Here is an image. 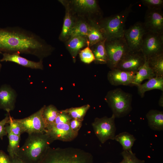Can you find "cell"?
Listing matches in <instances>:
<instances>
[{
  "label": "cell",
  "instance_id": "obj_24",
  "mask_svg": "<svg viewBox=\"0 0 163 163\" xmlns=\"http://www.w3.org/2000/svg\"><path fill=\"white\" fill-rule=\"evenodd\" d=\"M106 40L92 46L91 50L95 58L94 62L96 64H107V62L108 58L105 45Z\"/></svg>",
  "mask_w": 163,
  "mask_h": 163
},
{
  "label": "cell",
  "instance_id": "obj_20",
  "mask_svg": "<svg viewBox=\"0 0 163 163\" xmlns=\"http://www.w3.org/2000/svg\"><path fill=\"white\" fill-rule=\"evenodd\" d=\"M138 93L139 96L143 98L145 93L154 89H158L163 91V77H155L150 79L143 84L136 86Z\"/></svg>",
  "mask_w": 163,
  "mask_h": 163
},
{
  "label": "cell",
  "instance_id": "obj_3",
  "mask_svg": "<svg viewBox=\"0 0 163 163\" xmlns=\"http://www.w3.org/2000/svg\"><path fill=\"white\" fill-rule=\"evenodd\" d=\"M40 163H94L93 157L84 150L72 147L49 148Z\"/></svg>",
  "mask_w": 163,
  "mask_h": 163
},
{
  "label": "cell",
  "instance_id": "obj_39",
  "mask_svg": "<svg viewBox=\"0 0 163 163\" xmlns=\"http://www.w3.org/2000/svg\"><path fill=\"white\" fill-rule=\"evenodd\" d=\"M10 158V163H25L21 160L17 155L12 158Z\"/></svg>",
  "mask_w": 163,
  "mask_h": 163
},
{
  "label": "cell",
  "instance_id": "obj_28",
  "mask_svg": "<svg viewBox=\"0 0 163 163\" xmlns=\"http://www.w3.org/2000/svg\"><path fill=\"white\" fill-rule=\"evenodd\" d=\"M43 107L42 116L46 128L48 125L54 122L59 110L55 106L52 104L47 106L44 105Z\"/></svg>",
  "mask_w": 163,
  "mask_h": 163
},
{
  "label": "cell",
  "instance_id": "obj_36",
  "mask_svg": "<svg viewBox=\"0 0 163 163\" xmlns=\"http://www.w3.org/2000/svg\"><path fill=\"white\" fill-rule=\"evenodd\" d=\"M10 114L8 113L5 118L0 121V138L2 139L4 136L7 135L5 125L8 123Z\"/></svg>",
  "mask_w": 163,
  "mask_h": 163
},
{
  "label": "cell",
  "instance_id": "obj_32",
  "mask_svg": "<svg viewBox=\"0 0 163 163\" xmlns=\"http://www.w3.org/2000/svg\"><path fill=\"white\" fill-rule=\"evenodd\" d=\"M79 53L80 60L85 63L89 64L95 60L94 56L90 48L89 43L85 48L79 51Z\"/></svg>",
  "mask_w": 163,
  "mask_h": 163
},
{
  "label": "cell",
  "instance_id": "obj_42",
  "mask_svg": "<svg viewBox=\"0 0 163 163\" xmlns=\"http://www.w3.org/2000/svg\"><path fill=\"white\" fill-rule=\"evenodd\" d=\"M2 68V65L1 63H0V71L1 70V69Z\"/></svg>",
  "mask_w": 163,
  "mask_h": 163
},
{
  "label": "cell",
  "instance_id": "obj_16",
  "mask_svg": "<svg viewBox=\"0 0 163 163\" xmlns=\"http://www.w3.org/2000/svg\"><path fill=\"white\" fill-rule=\"evenodd\" d=\"M0 62H10L15 63L24 67L34 69L42 70L43 68V60L36 62L28 60L20 56L18 53H3Z\"/></svg>",
  "mask_w": 163,
  "mask_h": 163
},
{
  "label": "cell",
  "instance_id": "obj_43",
  "mask_svg": "<svg viewBox=\"0 0 163 163\" xmlns=\"http://www.w3.org/2000/svg\"><path fill=\"white\" fill-rule=\"evenodd\" d=\"M105 163H112L110 162H107Z\"/></svg>",
  "mask_w": 163,
  "mask_h": 163
},
{
  "label": "cell",
  "instance_id": "obj_29",
  "mask_svg": "<svg viewBox=\"0 0 163 163\" xmlns=\"http://www.w3.org/2000/svg\"><path fill=\"white\" fill-rule=\"evenodd\" d=\"M91 26V25L83 21L76 22L75 23L71 31L69 37L78 36L86 37Z\"/></svg>",
  "mask_w": 163,
  "mask_h": 163
},
{
  "label": "cell",
  "instance_id": "obj_41",
  "mask_svg": "<svg viewBox=\"0 0 163 163\" xmlns=\"http://www.w3.org/2000/svg\"><path fill=\"white\" fill-rule=\"evenodd\" d=\"M119 163H126V162L125 160L124 159H123L122 161Z\"/></svg>",
  "mask_w": 163,
  "mask_h": 163
},
{
  "label": "cell",
  "instance_id": "obj_35",
  "mask_svg": "<svg viewBox=\"0 0 163 163\" xmlns=\"http://www.w3.org/2000/svg\"><path fill=\"white\" fill-rule=\"evenodd\" d=\"M72 119V117L68 113L63 112L62 110H59L58 114L53 123H69Z\"/></svg>",
  "mask_w": 163,
  "mask_h": 163
},
{
  "label": "cell",
  "instance_id": "obj_1",
  "mask_svg": "<svg viewBox=\"0 0 163 163\" xmlns=\"http://www.w3.org/2000/svg\"><path fill=\"white\" fill-rule=\"evenodd\" d=\"M53 50L51 45L30 30L18 27L0 28V53L30 54L43 60Z\"/></svg>",
  "mask_w": 163,
  "mask_h": 163
},
{
  "label": "cell",
  "instance_id": "obj_14",
  "mask_svg": "<svg viewBox=\"0 0 163 163\" xmlns=\"http://www.w3.org/2000/svg\"><path fill=\"white\" fill-rule=\"evenodd\" d=\"M136 73L116 68L108 72L107 78L109 82L113 85H130L133 81Z\"/></svg>",
  "mask_w": 163,
  "mask_h": 163
},
{
  "label": "cell",
  "instance_id": "obj_27",
  "mask_svg": "<svg viewBox=\"0 0 163 163\" xmlns=\"http://www.w3.org/2000/svg\"><path fill=\"white\" fill-rule=\"evenodd\" d=\"M8 139L7 151L10 158L17 155L19 150L21 136L14 135L6 129Z\"/></svg>",
  "mask_w": 163,
  "mask_h": 163
},
{
  "label": "cell",
  "instance_id": "obj_31",
  "mask_svg": "<svg viewBox=\"0 0 163 163\" xmlns=\"http://www.w3.org/2000/svg\"><path fill=\"white\" fill-rule=\"evenodd\" d=\"M8 123L9 125L6 126V129L13 134L21 136L23 133L21 125L18 119H15L10 115Z\"/></svg>",
  "mask_w": 163,
  "mask_h": 163
},
{
  "label": "cell",
  "instance_id": "obj_11",
  "mask_svg": "<svg viewBox=\"0 0 163 163\" xmlns=\"http://www.w3.org/2000/svg\"><path fill=\"white\" fill-rule=\"evenodd\" d=\"M46 130V133L53 141L56 140L71 141L75 139L78 134L71 129L69 123H53L48 125Z\"/></svg>",
  "mask_w": 163,
  "mask_h": 163
},
{
  "label": "cell",
  "instance_id": "obj_40",
  "mask_svg": "<svg viewBox=\"0 0 163 163\" xmlns=\"http://www.w3.org/2000/svg\"><path fill=\"white\" fill-rule=\"evenodd\" d=\"M159 105L161 107H163V93H162L158 101Z\"/></svg>",
  "mask_w": 163,
  "mask_h": 163
},
{
  "label": "cell",
  "instance_id": "obj_26",
  "mask_svg": "<svg viewBox=\"0 0 163 163\" xmlns=\"http://www.w3.org/2000/svg\"><path fill=\"white\" fill-rule=\"evenodd\" d=\"M147 61L156 77H163V53L153 56Z\"/></svg>",
  "mask_w": 163,
  "mask_h": 163
},
{
  "label": "cell",
  "instance_id": "obj_4",
  "mask_svg": "<svg viewBox=\"0 0 163 163\" xmlns=\"http://www.w3.org/2000/svg\"><path fill=\"white\" fill-rule=\"evenodd\" d=\"M132 95L120 88L109 91L104 100L111 109L115 118L126 116L132 110Z\"/></svg>",
  "mask_w": 163,
  "mask_h": 163
},
{
  "label": "cell",
  "instance_id": "obj_9",
  "mask_svg": "<svg viewBox=\"0 0 163 163\" xmlns=\"http://www.w3.org/2000/svg\"><path fill=\"white\" fill-rule=\"evenodd\" d=\"M143 22H137L126 30L123 37L130 51L141 50L144 34L147 32Z\"/></svg>",
  "mask_w": 163,
  "mask_h": 163
},
{
  "label": "cell",
  "instance_id": "obj_10",
  "mask_svg": "<svg viewBox=\"0 0 163 163\" xmlns=\"http://www.w3.org/2000/svg\"><path fill=\"white\" fill-rule=\"evenodd\" d=\"M43 109V107L29 116L22 119H18L21 125L23 133H26L29 135L46 133V126L42 116Z\"/></svg>",
  "mask_w": 163,
  "mask_h": 163
},
{
  "label": "cell",
  "instance_id": "obj_5",
  "mask_svg": "<svg viewBox=\"0 0 163 163\" xmlns=\"http://www.w3.org/2000/svg\"><path fill=\"white\" fill-rule=\"evenodd\" d=\"M133 5L130 4L120 12L99 21V24L103 30L107 39L123 37L126 30L125 23Z\"/></svg>",
  "mask_w": 163,
  "mask_h": 163
},
{
  "label": "cell",
  "instance_id": "obj_15",
  "mask_svg": "<svg viewBox=\"0 0 163 163\" xmlns=\"http://www.w3.org/2000/svg\"><path fill=\"white\" fill-rule=\"evenodd\" d=\"M16 97V92L10 86H2L0 88V108L9 113L15 107Z\"/></svg>",
  "mask_w": 163,
  "mask_h": 163
},
{
  "label": "cell",
  "instance_id": "obj_30",
  "mask_svg": "<svg viewBox=\"0 0 163 163\" xmlns=\"http://www.w3.org/2000/svg\"><path fill=\"white\" fill-rule=\"evenodd\" d=\"M90 107L89 104L75 107L67 108L62 110L69 115L72 119H76L82 121L87 111Z\"/></svg>",
  "mask_w": 163,
  "mask_h": 163
},
{
  "label": "cell",
  "instance_id": "obj_38",
  "mask_svg": "<svg viewBox=\"0 0 163 163\" xmlns=\"http://www.w3.org/2000/svg\"><path fill=\"white\" fill-rule=\"evenodd\" d=\"M0 163H10L9 155L2 150H0Z\"/></svg>",
  "mask_w": 163,
  "mask_h": 163
},
{
  "label": "cell",
  "instance_id": "obj_23",
  "mask_svg": "<svg viewBox=\"0 0 163 163\" xmlns=\"http://www.w3.org/2000/svg\"><path fill=\"white\" fill-rule=\"evenodd\" d=\"M155 76V74L149 66L148 61L146 60L143 65L136 72L132 85L136 86L141 84L144 80H149Z\"/></svg>",
  "mask_w": 163,
  "mask_h": 163
},
{
  "label": "cell",
  "instance_id": "obj_8",
  "mask_svg": "<svg viewBox=\"0 0 163 163\" xmlns=\"http://www.w3.org/2000/svg\"><path fill=\"white\" fill-rule=\"evenodd\" d=\"M141 50L146 60L163 53V34L147 31L143 37Z\"/></svg>",
  "mask_w": 163,
  "mask_h": 163
},
{
  "label": "cell",
  "instance_id": "obj_25",
  "mask_svg": "<svg viewBox=\"0 0 163 163\" xmlns=\"http://www.w3.org/2000/svg\"><path fill=\"white\" fill-rule=\"evenodd\" d=\"M114 140L121 145L123 151L131 152L132 147L136 139L133 135L124 132L116 135Z\"/></svg>",
  "mask_w": 163,
  "mask_h": 163
},
{
  "label": "cell",
  "instance_id": "obj_33",
  "mask_svg": "<svg viewBox=\"0 0 163 163\" xmlns=\"http://www.w3.org/2000/svg\"><path fill=\"white\" fill-rule=\"evenodd\" d=\"M121 154L126 163H145V161L138 159L132 152L123 151Z\"/></svg>",
  "mask_w": 163,
  "mask_h": 163
},
{
  "label": "cell",
  "instance_id": "obj_37",
  "mask_svg": "<svg viewBox=\"0 0 163 163\" xmlns=\"http://www.w3.org/2000/svg\"><path fill=\"white\" fill-rule=\"evenodd\" d=\"M82 121L76 119H72L69 123L71 129L75 132L78 133L82 125Z\"/></svg>",
  "mask_w": 163,
  "mask_h": 163
},
{
  "label": "cell",
  "instance_id": "obj_19",
  "mask_svg": "<svg viewBox=\"0 0 163 163\" xmlns=\"http://www.w3.org/2000/svg\"><path fill=\"white\" fill-rule=\"evenodd\" d=\"M64 5L66 8L65 14L59 39L62 41L69 38L70 34L75 22L71 13V8L69 3H64L62 1H59Z\"/></svg>",
  "mask_w": 163,
  "mask_h": 163
},
{
  "label": "cell",
  "instance_id": "obj_34",
  "mask_svg": "<svg viewBox=\"0 0 163 163\" xmlns=\"http://www.w3.org/2000/svg\"><path fill=\"white\" fill-rule=\"evenodd\" d=\"M141 2L148 9H162L163 8V0H142Z\"/></svg>",
  "mask_w": 163,
  "mask_h": 163
},
{
  "label": "cell",
  "instance_id": "obj_6",
  "mask_svg": "<svg viewBox=\"0 0 163 163\" xmlns=\"http://www.w3.org/2000/svg\"><path fill=\"white\" fill-rule=\"evenodd\" d=\"M105 45L108 58L107 64L111 70L116 68L120 60L130 51L124 37L107 39Z\"/></svg>",
  "mask_w": 163,
  "mask_h": 163
},
{
  "label": "cell",
  "instance_id": "obj_22",
  "mask_svg": "<svg viewBox=\"0 0 163 163\" xmlns=\"http://www.w3.org/2000/svg\"><path fill=\"white\" fill-rule=\"evenodd\" d=\"M148 126L152 129L157 131L163 130V112L151 110L146 115Z\"/></svg>",
  "mask_w": 163,
  "mask_h": 163
},
{
  "label": "cell",
  "instance_id": "obj_2",
  "mask_svg": "<svg viewBox=\"0 0 163 163\" xmlns=\"http://www.w3.org/2000/svg\"><path fill=\"white\" fill-rule=\"evenodd\" d=\"M53 142L46 133L28 135L17 155L25 163H40Z\"/></svg>",
  "mask_w": 163,
  "mask_h": 163
},
{
  "label": "cell",
  "instance_id": "obj_13",
  "mask_svg": "<svg viewBox=\"0 0 163 163\" xmlns=\"http://www.w3.org/2000/svg\"><path fill=\"white\" fill-rule=\"evenodd\" d=\"M147 31L163 34V12L162 9H148L143 22Z\"/></svg>",
  "mask_w": 163,
  "mask_h": 163
},
{
  "label": "cell",
  "instance_id": "obj_12",
  "mask_svg": "<svg viewBox=\"0 0 163 163\" xmlns=\"http://www.w3.org/2000/svg\"><path fill=\"white\" fill-rule=\"evenodd\" d=\"M146 60L141 50L129 51L120 60L116 68L130 72H136Z\"/></svg>",
  "mask_w": 163,
  "mask_h": 163
},
{
  "label": "cell",
  "instance_id": "obj_7",
  "mask_svg": "<svg viewBox=\"0 0 163 163\" xmlns=\"http://www.w3.org/2000/svg\"><path fill=\"white\" fill-rule=\"evenodd\" d=\"M115 118L113 114L109 117H96L92 123L94 133L101 143L109 139H115L116 131Z\"/></svg>",
  "mask_w": 163,
  "mask_h": 163
},
{
  "label": "cell",
  "instance_id": "obj_21",
  "mask_svg": "<svg viewBox=\"0 0 163 163\" xmlns=\"http://www.w3.org/2000/svg\"><path fill=\"white\" fill-rule=\"evenodd\" d=\"M91 25L89 31L86 37L89 47L107 39L104 32L98 22L94 21Z\"/></svg>",
  "mask_w": 163,
  "mask_h": 163
},
{
  "label": "cell",
  "instance_id": "obj_17",
  "mask_svg": "<svg viewBox=\"0 0 163 163\" xmlns=\"http://www.w3.org/2000/svg\"><path fill=\"white\" fill-rule=\"evenodd\" d=\"M71 3L75 10L79 12L97 15L100 14L97 2L95 0H73Z\"/></svg>",
  "mask_w": 163,
  "mask_h": 163
},
{
  "label": "cell",
  "instance_id": "obj_18",
  "mask_svg": "<svg viewBox=\"0 0 163 163\" xmlns=\"http://www.w3.org/2000/svg\"><path fill=\"white\" fill-rule=\"evenodd\" d=\"M88 42L86 37L75 36L70 37L66 43V47L70 53L73 62H76V57L80 49Z\"/></svg>",
  "mask_w": 163,
  "mask_h": 163
}]
</instances>
